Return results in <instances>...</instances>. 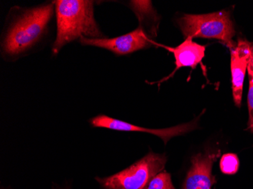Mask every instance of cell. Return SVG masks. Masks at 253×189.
<instances>
[{"label":"cell","mask_w":253,"mask_h":189,"mask_svg":"<svg viewBox=\"0 0 253 189\" xmlns=\"http://www.w3.org/2000/svg\"><path fill=\"white\" fill-rule=\"evenodd\" d=\"M53 14V4L21 9L2 34L1 48L5 58L26 55L42 39Z\"/></svg>","instance_id":"obj_1"},{"label":"cell","mask_w":253,"mask_h":189,"mask_svg":"<svg viewBox=\"0 0 253 189\" xmlns=\"http://www.w3.org/2000/svg\"><path fill=\"white\" fill-rule=\"evenodd\" d=\"M52 4L57 21L56 39L52 45L54 55L59 53L67 44L82 37L103 38L94 18L93 1L56 0Z\"/></svg>","instance_id":"obj_2"},{"label":"cell","mask_w":253,"mask_h":189,"mask_svg":"<svg viewBox=\"0 0 253 189\" xmlns=\"http://www.w3.org/2000/svg\"><path fill=\"white\" fill-rule=\"evenodd\" d=\"M178 23L185 38L217 39L230 49L236 45L233 40L236 34L234 23L226 10L205 15H184Z\"/></svg>","instance_id":"obj_3"},{"label":"cell","mask_w":253,"mask_h":189,"mask_svg":"<svg viewBox=\"0 0 253 189\" xmlns=\"http://www.w3.org/2000/svg\"><path fill=\"white\" fill-rule=\"evenodd\" d=\"M166 162L165 154L151 152L127 168L96 180L102 189H148L155 176L164 170Z\"/></svg>","instance_id":"obj_4"},{"label":"cell","mask_w":253,"mask_h":189,"mask_svg":"<svg viewBox=\"0 0 253 189\" xmlns=\"http://www.w3.org/2000/svg\"><path fill=\"white\" fill-rule=\"evenodd\" d=\"M89 123L94 127L104 128V129H112V130H117V131L140 132V133H150V134L154 135V136L160 138L161 139H163L165 145L167 144L168 142L172 138L183 136L186 133L193 131L197 128V123L193 121L172 126V127L166 128V129H148V128L136 126V125L117 120L115 118L103 114L98 115V116L92 118L89 120Z\"/></svg>","instance_id":"obj_5"},{"label":"cell","mask_w":253,"mask_h":189,"mask_svg":"<svg viewBox=\"0 0 253 189\" xmlns=\"http://www.w3.org/2000/svg\"><path fill=\"white\" fill-rule=\"evenodd\" d=\"M80 42L84 45L99 47L107 49L117 55H128L138 50L146 49L151 45L142 28H136L134 31L118 38L111 39H90L82 37Z\"/></svg>","instance_id":"obj_6"},{"label":"cell","mask_w":253,"mask_h":189,"mask_svg":"<svg viewBox=\"0 0 253 189\" xmlns=\"http://www.w3.org/2000/svg\"><path fill=\"white\" fill-rule=\"evenodd\" d=\"M221 153V151L218 150L193 156L183 189H211L217 182L215 176L212 175L213 165L219 158Z\"/></svg>","instance_id":"obj_7"},{"label":"cell","mask_w":253,"mask_h":189,"mask_svg":"<svg viewBox=\"0 0 253 189\" xmlns=\"http://www.w3.org/2000/svg\"><path fill=\"white\" fill-rule=\"evenodd\" d=\"M250 43L249 41L240 38L236 45L230 49L233 97L234 104L238 108L242 102L244 79L250 55Z\"/></svg>","instance_id":"obj_8"},{"label":"cell","mask_w":253,"mask_h":189,"mask_svg":"<svg viewBox=\"0 0 253 189\" xmlns=\"http://www.w3.org/2000/svg\"><path fill=\"white\" fill-rule=\"evenodd\" d=\"M161 46L164 47L169 52H171L175 59V70L170 74V76L162 79L161 82L173 76L177 70L180 68L190 67L195 69L199 64L201 63L206 55V47L194 42L190 38H186L185 40L177 47H168L163 45Z\"/></svg>","instance_id":"obj_9"},{"label":"cell","mask_w":253,"mask_h":189,"mask_svg":"<svg viewBox=\"0 0 253 189\" xmlns=\"http://www.w3.org/2000/svg\"><path fill=\"white\" fill-rule=\"evenodd\" d=\"M249 75L248 92V109L249 120L247 123V131L253 133V43H250V55L249 58L248 68H247Z\"/></svg>","instance_id":"obj_10"},{"label":"cell","mask_w":253,"mask_h":189,"mask_svg":"<svg viewBox=\"0 0 253 189\" xmlns=\"http://www.w3.org/2000/svg\"><path fill=\"white\" fill-rule=\"evenodd\" d=\"M240 160L236 154L232 153H225L220 161V168L224 174L234 175L238 171Z\"/></svg>","instance_id":"obj_11"},{"label":"cell","mask_w":253,"mask_h":189,"mask_svg":"<svg viewBox=\"0 0 253 189\" xmlns=\"http://www.w3.org/2000/svg\"><path fill=\"white\" fill-rule=\"evenodd\" d=\"M148 189H175L170 173L163 170L156 175L149 183Z\"/></svg>","instance_id":"obj_12"}]
</instances>
